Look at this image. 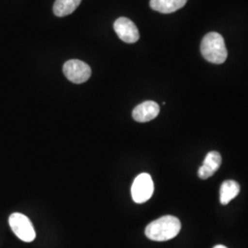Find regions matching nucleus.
Returning <instances> with one entry per match:
<instances>
[{"label": "nucleus", "instance_id": "obj_1", "mask_svg": "<svg viewBox=\"0 0 248 248\" xmlns=\"http://www.w3.org/2000/svg\"><path fill=\"white\" fill-rule=\"evenodd\" d=\"M180 229L181 222L177 217L166 215L150 222L145 228V235L152 241L165 242L176 237Z\"/></svg>", "mask_w": 248, "mask_h": 248}, {"label": "nucleus", "instance_id": "obj_2", "mask_svg": "<svg viewBox=\"0 0 248 248\" xmlns=\"http://www.w3.org/2000/svg\"><path fill=\"white\" fill-rule=\"evenodd\" d=\"M201 51L205 60L216 64L223 63L228 56L224 39L217 32H210L204 36Z\"/></svg>", "mask_w": 248, "mask_h": 248}, {"label": "nucleus", "instance_id": "obj_3", "mask_svg": "<svg viewBox=\"0 0 248 248\" xmlns=\"http://www.w3.org/2000/svg\"><path fill=\"white\" fill-rule=\"evenodd\" d=\"M9 226L16 236L26 243L34 241L36 237L35 230L26 215L22 213H14L9 216Z\"/></svg>", "mask_w": 248, "mask_h": 248}, {"label": "nucleus", "instance_id": "obj_4", "mask_svg": "<svg viewBox=\"0 0 248 248\" xmlns=\"http://www.w3.org/2000/svg\"><path fill=\"white\" fill-rule=\"evenodd\" d=\"M154 182L149 174L142 173L135 177L132 186V197L136 203H143L154 194Z\"/></svg>", "mask_w": 248, "mask_h": 248}, {"label": "nucleus", "instance_id": "obj_5", "mask_svg": "<svg viewBox=\"0 0 248 248\" xmlns=\"http://www.w3.org/2000/svg\"><path fill=\"white\" fill-rule=\"evenodd\" d=\"M62 72L66 78L75 84L85 83L91 76V68L89 64L77 59L64 62Z\"/></svg>", "mask_w": 248, "mask_h": 248}, {"label": "nucleus", "instance_id": "obj_6", "mask_svg": "<svg viewBox=\"0 0 248 248\" xmlns=\"http://www.w3.org/2000/svg\"><path fill=\"white\" fill-rule=\"evenodd\" d=\"M113 28L118 37L126 44H135L140 38V33L136 25L129 18L116 19Z\"/></svg>", "mask_w": 248, "mask_h": 248}, {"label": "nucleus", "instance_id": "obj_7", "mask_svg": "<svg viewBox=\"0 0 248 248\" xmlns=\"http://www.w3.org/2000/svg\"><path fill=\"white\" fill-rule=\"evenodd\" d=\"M160 112V107L155 101H144L135 107L133 111V118L138 123H147L155 119Z\"/></svg>", "mask_w": 248, "mask_h": 248}, {"label": "nucleus", "instance_id": "obj_8", "mask_svg": "<svg viewBox=\"0 0 248 248\" xmlns=\"http://www.w3.org/2000/svg\"><path fill=\"white\" fill-rule=\"evenodd\" d=\"M221 164H222L221 155L216 151L210 152L206 155L202 166L199 169L198 171L199 177L202 179H207L212 177L214 175V173L220 169Z\"/></svg>", "mask_w": 248, "mask_h": 248}, {"label": "nucleus", "instance_id": "obj_9", "mask_svg": "<svg viewBox=\"0 0 248 248\" xmlns=\"http://www.w3.org/2000/svg\"><path fill=\"white\" fill-rule=\"evenodd\" d=\"M187 0H150L151 9L163 14H170L182 9Z\"/></svg>", "mask_w": 248, "mask_h": 248}, {"label": "nucleus", "instance_id": "obj_10", "mask_svg": "<svg viewBox=\"0 0 248 248\" xmlns=\"http://www.w3.org/2000/svg\"><path fill=\"white\" fill-rule=\"evenodd\" d=\"M239 184L234 180H226L222 184L220 189V202L222 205L229 203L239 194Z\"/></svg>", "mask_w": 248, "mask_h": 248}, {"label": "nucleus", "instance_id": "obj_11", "mask_svg": "<svg viewBox=\"0 0 248 248\" xmlns=\"http://www.w3.org/2000/svg\"><path fill=\"white\" fill-rule=\"evenodd\" d=\"M82 0H55L53 13L57 17H64L72 14L79 6Z\"/></svg>", "mask_w": 248, "mask_h": 248}, {"label": "nucleus", "instance_id": "obj_12", "mask_svg": "<svg viewBox=\"0 0 248 248\" xmlns=\"http://www.w3.org/2000/svg\"><path fill=\"white\" fill-rule=\"evenodd\" d=\"M213 248H226V247H224V246H222V245H218V246H216V247H214Z\"/></svg>", "mask_w": 248, "mask_h": 248}]
</instances>
